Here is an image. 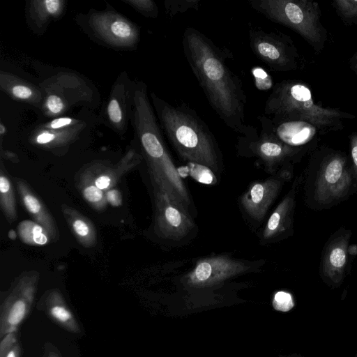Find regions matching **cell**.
I'll return each instance as SVG.
<instances>
[{
    "instance_id": "obj_1",
    "label": "cell",
    "mask_w": 357,
    "mask_h": 357,
    "mask_svg": "<svg viewBox=\"0 0 357 357\" xmlns=\"http://www.w3.org/2000/svg\"><path fill=\"white\" fill-rule=\"evenodd\" d=\"M182 46L185 57L208 102L223 123L243 135L247 96L243 82L225 61L226 50L217 46L198 29H185Z\"/></svg>"
},
{
    "instance_id": "obj_2",
    "label": "cell",
    "mask_w": 357,
    "mask_h": 357,
    "mask_svg": "<svg viewBox=\"0 0 357 357\" xmlns=\"http://www.w3.org/2000/svg\"><path fill=\"white\" fill-rule=\"evenodd\" d=\"M151 98L160 126L178 156L188 162L219 172L222 165L220 149L197 112L185 104L173 105L153 92Z\"/></svg>"
},
{
    "instance_id": "obj_3",
    "label": "cell",
    "mask_w": 357,
    "mask_h": 357,
    "mask_svg": "<svg viewBox=\"0 0 357 357\" xmlns=\"http://www.w3.org/2000/svg\"><path fill=\"white\" fill-rule=\"evenodd\" d=\"M264 114L274 121L310 123L321 135L342 130L344 119L356 117L338 108L316 103L309 86L295 79H285L275 84L266 100Z\"/></svg>"
},
{
    "instance_id": "obj_4",
    "label": "cell",
    "mask_w": 357,
    "mask_h": 357,
    "mask_svg": "<svg viewBox=\"0 0 357 357\" xmlns=\"http://www.w3.org/2000/svg\"><path fill=\"white\" fill-rule=\"evenodd\" d=\"M250 6L269 20L295 31L316 54L324 49L328 31L318 2L309 0H249Z\"/></svg>"
},
{
    "instance_id": "obj_5",
    "label": "cell",
    "mask_w": 357,
    "mask_h": 357,
    "mask_svg": "<svg viewBox=\"0 0 357 357\" xmlns=\"http://www.w3.org/2000/svg\"><path fill=\"white\" fill-rule=\"evenodd\" d=\"M248 36L252 53L270 69L289 72L301 68V56L289 36L278 30L252 26Z\"/></svg>"
},
{
    "instance_id": "obj_6",
    "label": "cell",
    "mask_w": 357,
    "mask_h": 357,
    "mask_svg": "<svg viewBox=\"0 0 357 357\" xmlns=\"http://www.w3.org/2000/svg\"><path fill=\"white\" fill-rule=\"evenodd\" d=\"M42 110L48 117H57L76 105L89 102L93 91L77 75L61 72L40 84Z\"/></svg>"
},
{
    "instance_id": "obj_7",
    "label": "cell",
    "mask_w": 357,
    "mask_h": 357,
    "mask_svg": "<svg viewBox=\"0 0 357 357\" xmlns=\"http://www.w3.org/2000/svg\"><path fill=\"white\" fill-rule=\"evenodd\" d=\"M152 170L159 190L156 204L160 234L173 243L181 241L192 233L195 227L192 215L178 199L162 176Z\"/></svg>"
},
{
    "instance_id": "obj_8",
    "label": "cell",
    "mask_w": 357,
    "mask_h": 357,
    "mask_svg": "<svg viewBox=\"0 0 357 357\" xmlns=\"http://www.w3.org/2000/svg\"><path fill=\"white\" fill-rule=\"evenodd\" d=\"M238 139L240 152L257 157L271 170L292 160L302 151L301 147L286 144L268 132L261 130L258 133L250 125Z\"/></svg>"
},
{
    "instance_id": "obj_9",
    "label": "cell",
    "mask_w": 357,
    "mask_h": 357,
    "mask_svg": "<svg viewBox=\"0 0 357 357\" xmlns=\"http://www.w3.org/2000/svg\"><path fill=\"white\" fill-rule=\"evenodd\" d=\"M350 185L346 156L339 151H327L320 163L315 186L316 199L326 202L342 197Z\"/></svg>"
},
{
    "instance_id": "obj_10",
    "label": "cell",
    "mask_w": 357,
    "mask_h": 357,
    "mask_svg": "<svg viewBox=\"0 0 357 357\" xmlns=\"http://www.w3.org/2000/svg\"><path fill=\"white\" fill-rule=\"evenodd\" d=\"M89 24L98 37L112 47H132L139 40V28L114 11L92 12Z\"/></svg>"
},
{
    "instance_id": "obj_11",
    "label": "cell",
    "mask_w": 357,
    "mask_h": 357,
    "mask_svg": "<svg viewBox=\"0 0 357 357\" xmlns=\"http://www.w3.org/2000/svg\"><path fill=\"white\" fill-rule=\"evenodd\" d=\"M250 268L249 264L225 255L204 258L187 275L186 282L197 287L211 286L248 272Z\"/></svg>"
},
{
    "instance_id": "obj_12",
    "label": "cell",
    "mask_w": 357,
    "mask_h": 357,
    "mask_svg": "<svg viewBox=\"0 0 357 357\" xmlns=\"http://www.w3.org/2000/svg\"><path fill=\"white\" fill-rule=\"evenodd\" d=\"M84 121L70 117H58L36 128L31 141L48 148L68 144L77 138L85 128Z\"/></svg>"
},
{
    "instance_id": "obj_13",
    "label": "cell",
    "mask_w": 357,
    "mask_h": 357,
    "mask_svg": "<svg viewBox=\"0 0 357 357\" xmlns=\"http://www.w3.org/2000/svg\"><path fill=\"white\" fill-rule=\"evenodd\" d=\"M281 188V179L275 177L252 183L240 199L245 213L256 222L262 221Z\"/></svg>"
},
{
    "instance_id": "obj_14",
    "label": "cell",
    "mask_w": 357,
    "mask_h": 357,
    "mask_svg": "<svg viewBox=\"0 0 357 357\" xmlns=\"http://www.w3.org/2000/svg\"><path fill=\"white\" fill-rule=\"evenodd\" d=\"M258 120L261 130L291 146L300 147L319 133L314 126L303 121H274L264 114L258 116Z\"/></svg>"
},
{
    "instance_id": "obj_15",
    "label": "cell",
    "mask_w": 357,
    "mask_h": 357,
    "mask_svg": "<svg viewBox=\"0 0 357 357\" xmlns=\"http://www.w3.org/2000/svg\"><path fill=\"white\" fill-rule=\"evenodd\" d=\"M33 299V288L27 285L5 301L1 310V337L16 332L17 327L29 314Z\"/></svg>"
},
{
    "instance_id": "obj_16",
    "label": "cell",
    "mask_w": 357,
    "mask_h": 357,
    "mask_svg": "<svg viewBox=\"0 0 357 357\" xmlns=\"http://www.w3.org/2000/svg\"><path fill=\"white\" fill-rule=\"evenodd\" d=\"M64 0H30L26 4V20L29 26L42 34L48 24L61 17L66 8Z\"/></svg>"
},
{
    "instance_id": "obj_17",
    "label": "cell",
    "mask_w": 357,
    "mask_h": 357,
    "mask_svg": "<svg viewBox=\"0 0 357 357\" xmlns=\"http://www.w3.org/2000/svg\"><path fill=\"white\" fill-rule=\"evenodd\" d=\"M0 89L13 99L41 107L43 101L40 88L8 72H0Z\"/></svg>"
},
{
    "instance_id": "obj_18",
    "label": "cell",
    "mask_w": 357,
    "mask_h": 357,
    "mask_svg": "<svg viewBox=\"0 0 357 357\" xmlns=\"http://www.w3.org/2000/svg\"><path fill=\"white\" fill-rule=\"evenodd\" d=\"M128 106L129 89L125 82L118 81L112 88L105 110L107 119L116 131H126L128 115L130 114Z\"/></svg>"
},
{
    "instance_id": "obj_19",
    "label": "cell",
    "mask_w": 357,
    "mask_h": 357,
    "mask_svg": "<svg viewBox=\"0 0 357 357\" xmlns=\"http://www.w3.org/2000/svg\"><path fill=\"white\" fill-rule=\"evenodd\" d=\"M294 206V193L289 192L269 217L261 233V243H271L285 232L291 220Z\"/></svg>"
},
{
    "instance_id": "obj_20",
    "label": "cell",
    "mask_w": 357,
    "mask_h": 357,
    "mask_svg": "<svg viewBox=\"0 0 357 357\" xmlns=\"http://www.w3.org/2000/svg\"><path fill=\"white\" fill-rule=\"evenodd\" d=\"M348 237L342 236L327 248L324 260L323 271L328 277L335 279L341 277L347 262Z\"/></svg>"
},
{
    "instance_id": "obj_21",
    "label": "cell",
    "mask_w": 357,
    "mask_h": 357,
    "mask_svg": "<svg viewBox=\"0 0 357 357\" xmlns=\"http://www.w3.org/2000/svg\"><path fill=\"white\" fill-rule=\"evenodd\" d=\"M47 312L51 319L66 330L75 333L79 331V325L74 315L59 295L54 294L49 298Z\"/></svg>"
},
{
    "instance_id": "obj_22",
    "label": "cell",
    "mask_w": 357,
    "mask_h": 357,
    "mask_svg": "<svg viewBox=\"0 0 357 357\" xmlns=\"http://www.w3.org/2000/svg\"><path fill=\"white\" fill-rule=\"evenodd\" d=\"M331 5L344 25L357 26V0H334Z\"/></svg>"
},
{
    "instance_id": "obj_23",
    "label": "cell",
    "mask_w": 357,
    "mask_h": 357,
    "mask_svg": "<svg viewBox=\"0 0 357 357\" xmlns=\"http://www.w3.org/2000/svg\"><path fill=\"white\" fill-rule=\"evenodd\" d=\"M19 231L22 241L26 243L43 245L47 242V237L43 233V228L33 222H22Z\"/></svg>"
},
{
    "instance_id": "obj_24",
    "label": "cell",
    "mask_w": 357,
    "mask_h": 357,
    "mask_svg": "<svg viewBox=\"0 0 357 357\" xmlns=\"http://www.w3.org/2000/svg\"><path fill=\"white\" fill-rule=\"evenodd\" d=\"M200 0H166L164 3L166 15L172 18L175 15L190 10H197Z\"/></svg>"
},
{
    "instance_id": "obj_25",
    "label": "cell",
    "mask_w": 357,
    "mask_h": 357,
    "mask_svg": "<svg viewBox=\"0 0 357 357\" xmlns=\"http://www.w3.org/2000/svg\"><path fill=\"white\" fill-rule=\"evenodd\" d=\"M188 163L187 169L189 174L198 182L204 184H214L217 181L213 172L208 167L193 162Z\"/></svg>"
},
{
    "instance_id": "obj_26",
    "label": "cell",
    "mask_w": 357,
    "mask_h": 357,
    "mask_svg": "<svg viewBox=\"0 0 357 357\" xmlns=\"http://www.w3.org/2000/svg\"><path fill=\"white\" fill-rule=\"evenodd\" d=\"M146 17L155 18L158 15V8L152 0H122Z\"/></svg>"
},
{
    "instance_id": "obj_27",
    "label": "cell",
    "mask_w": 357,
    "mask_h": 357,
    "mask_svg": "<svg viewBox=\"0 0 357 357\" xmlns=\"http://www.w3.org/2000/svg\"><path fill=\"white\" fill-rule=\"evenodd\" d=\"M273 307L278 311L287 312L294 307L291 295L286 291H278L273 300Z\"/></svg>"
},
{
    "instance_id": "obj_28",
    "label": "cell",
    "mask_w": 357,
    "mask_h": 357,
    "mask_svg": "<svg viewBox=\"0 0 357 357\" xmlns=\"http://www.w3.org/2000/svg\"><path fill=\"white\" fill-rule=\"evenodd\" d=\"M23 201L26 208L31 214L35 215H39L42 210V207L38 199L30 194H26L24 195Z\"/></svg>"
},
{
    "instance_id": "obj_29",
    "label": "cell",
    "mask_w": 357,
    "mask_h": 357,
    "mask_svg": "<svg viewBox=\"0 0 357 357\" xmlns=\"http://www.w3.org/2000/svg\"><path fill=\"white\" fill-rule=\"evenodd\" d=\"M84 196L85 199L90 202H97L102 199V190L98 188L95 185L86 187L84 190Z\"/></svg>"
},
{
    "instance_id": "obj_30",
    "label": "cell",
    "mask_w": 357,
    "mask_h": 357,
    "mask_svg": "<svg viewBox=\"0 0 357 357\" xmlns=\"http://www.w3.org/2000/svg\"><path fill=\"white\" fill-rule=\"evenodd\" d=\"M17 344L15 332L8 333L4 336L0 345V357L3 356L10 348Z\"/></svg>"
},
{
    "instance_id": "obj_31",
    "label": "cell",
    "mask_w": 357,
    "mask_h": 357,
    "mask_svg": "<svg viewBox=\"0 0 357 357\" xmlns=\"http://www.w3.org/2000/svg\"><path fill=\"white\" fill-rule=\"evenodd\" d=\"M349 139L354 169L357 177V131L351 132Z\"/></svg>"
},
{
    "instance_id": "obj_32",
    "label": "cell",
    "mask_w": 357,
    "mask_h": 357,
    "mask_svg": "<svg viewBox=\"0 0 357 357\" xmlns=\"http://www.w3.org/2000/svg\"><path fill=\"white\" fill-rule=\"evenodd\" d=\"M73 227L76 234L79 236H86L89 233L88 225L82 220H76L73 222Z\"/></svg>"
},
{
    "instance_id": "obj_33",
    "label": "cell",
    "mask_w": 357,
    "mask_h": 357,
    "mask_svg": "<svg viewBox=\"0 0 357 357\" xmlns=\"http://www.w3.org/2000/svg\"><path fill=\"white\" fill-rule=\"evenodd\" d=\"M106 197L109 203L114 206H120L122 203L121 194L117 190H112L107 192Z\"/></svg>"
},
{
    "instance_id": "obj_34",
    "label": "cell",
    "mask_w": 357,
    "mask_h": 357,
    "mask_svg": "<svg viewBox=\"0 0 357 357\" xmlns=\"http://www.w3.org/2000/svg\"><path fill=\"white\" fill-rule=\"evenodd\" d=\"M111 179L107 176H101L98 177L95 181V185L100 189L104 190L109 187L110 185Z\"/></svg>"
},
{
    "instance_id": "obj_35",
    "label": "cell",
    "mask_w": 357,
    "mask_h": 357,
    "mask_svg": "<svg viewBox=\"0 0 357 357\" xmlns=\"http://www.w3.org/2000/svg\"><path fill=\"white\" fill-rule=\"evenodd\" d=\"M19 354H20V347L17 344H15L12 348H10L1 357H19Z\"/></svg>"
},
{
    "instance_id": "obj_36",
    "label": "cell",
    "mask_w": 357,
    "mask_h": 357,
    "mask_svg": "<svg viewBox=\"0 0 357 357\" xmlns=\"http://www.w3.org/2000/svg\"><path fill=\"white\" fill-rule=\"evenodd\" d=\"M349 65L350 69L354 73V74L357 77V50L350 57V59L349 60Z\"/></svg>"
},
{
    "instance_id": "obj_37",
    "label": "cell",
    "mask_w": 357,
    "mask_h": 357,
    "mask_svg": "<svg viewBox=\"0 0 357 357\" xmlns=\"http://www.w3.org/2000/svg\"><path fill=\"white\" fill-rule=\"evenodd\" d=\"M6 128L3 124V123L1 122L0 123V135H1V137H2L3 135H6Z\"/></svg>"
},
{
    "instance_id": "obj_38",
    "label": "cell",
    "mask_w": 357,
    "mask_h": 357,
    "mask_svg": "<svg viewBox=\"0 0 357 357\" xmlns=\"http://www.w3.org/2000/svg\"><path fill=\"white\" fill-rule=\"evenodd\" d=\"M48 357H59L55 352H51L49 354Z\"/></svg>"
}]
</instances>
